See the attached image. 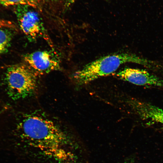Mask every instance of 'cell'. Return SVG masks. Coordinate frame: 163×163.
Masks as SVG:
<instances>
[{"instance_id":"10","label":"cell","mask_w":163,"mask_h":163,"mask_svg":"<svg viewBox=\"0 0 163 163\" xmlns=\"http://www.w3.org/2000/svg\"><path fill=\"white\" fill-rule=\"evenodd\" d=\"M0 28H8L14 29L15 26L12 21L0 18Z\"/></svg>"},{"instance_id":"2","label":"cell","mask_w":163,"mask_h":163,"mask_svg":"<svg viewBox=\"0 0 163 163\" xmlns=\"http://www.w3.org/2000/svg\"><path fill=\"white\" fill-rule=\"evenodd\" d=\"M126 62L146 66L151 64L148 60L136 54L127 53H114L103 56L86 64L74 73L73 78L78 85L83 86L98 78L110 75L121 65Z\"/></svg>"},{"instance_id":"12","label":"cell","mask_w":163,"mask_h":163,"mask_svg":"<svg viewBox=\"0 0 163 163\" xmlns=\"http://www.w3.org/2000/svg\"><path fill=\"white\" fill-rule=\"evenodd\" d=\"M51 1H53V2H55V1H57L58 0H49Z\"/></svg>"},{"instance_id":"5","label":"cell","mask_w":163,"mask_h":163,"mask_svg":"<svg viewBox=\"0 0 163 163\" xmlns=\"http://www.w3.org/2000/svg\"><path fill=\"white\" fill-rule=\"evenodd\" d=\"M26 64L37 75L61 69L59 59L52 51L38 50L24 55Z\"/></svg>"},{"instance_id":"7","label":"cell","mask_w":163,"mask_h":163,"mask_svg":"<svg viewBox=\"0 0 163 163\" xmlns=\"http://www.w3.org/2000/svg\"><path fill=\"white\" fill-rule=\"evenodd\" d=\"M126 103L141 119L163 124V109L134 98H128Z\"/></svg>"},{"instance_id":"11","label":"cell","mask_w":163,"mask_h":163,"mask_svg":"<svg viewBox=\"0 0 163 163\" xmlns=\"http://www.w3.org/2000/svg\"><path fill=\"white\" fill-rule=\"evenodd\" d=\"M76 0H66L64 5L65 8L66 9L73 4Z\"/></svg>"},{"instance_id":"1","label":"cell","mask_w":163,"mask_h":163,"mask_svg":"<svg viewBox=\"0 0 163 163\" xmlns=\"http://www.w3.org/2000/svg\"><path fill=\"white\" fill-rule=\"evenodd\" d=\"M21 137L30 145L55 154L67 144V135L45 115L37 112L24 114L17 124Z\"/></svg>"},{"instance_id":"6","label":"cell","mask_w":163,"mask_h":163,"mask_svg":"<svg viewBox=\"0 0 163 163\" xmlns=\"http://www.w3.org/2000/svg\"><path fill=\"white\" fill-rule=\"evenodd\" d=\"M120 79L140 86H151L163 88V79L146 70L126 68L117 73Z\"/></svg>"},{"instance_id":"13","label":"cell","mask_w":163,"mask_h":163,"mask_svg":"<svg viewBox=\"0 0 163 163\" xmlns=\"http://www.w3.org/2000/svg\"><path fill=\"white\" fill-rule=\"evenodd\" d=\"M123 163H129V162H128L126 161V162H123Z\"/></svg>"},{"instance_id":"9","label":"cell","mask_w":163,"mask_h":163,"mask_svg":"<svg viewBox=\"0 0 163 163\" xmlns=\"http://www.w3.org/2000/svg\"><path fill=\"white\" fill-rule=\"evenodd\" d=\"M40 0H0V7L26 5L34 8L39 5Z\"/></svg>"},{"instance_id":"4","label":"cell","mask_w":163,"mask_h":163,"mask_svg":"<svg viewBox=\"0 0 163 163\" xmlns=\"http://www.w3.org/2000/svg\"><path fill=\"white\" fill-rule=\"evenodd\" d=\"M33 8L26 5L14 6V11L19 26L29 42H34L42 38L52 46L41 18Z\"/></svg>"},{"instance_id":"8","label":"cell","mask_w":163,"mask_h":163,"mask_svg":"<svg viewBox=\"0 0 163 163\" xmlns=\"http://www.w3.org/2000/svg\"><path fill=\"white\" fill-rule=\"evenodd\" d=\"M13 29L0 28V56L8 51L12 37Z\"/></svg>"},{"instance_id":"3","label":"cell","mask_w":163,"mask_h":163,"mask_svg":"<svg viewBox=\"0 0 163 163\" xmlns=\"http://www.w3.org/2000/svg\"><path fill=\"white\" fill-rule=\"evenodd\" d=\"M37 75L26 64L9 66L5 73L4 82L7 93L14 100L33 95L38 87Z\"/></svg>"}]
</instances>
